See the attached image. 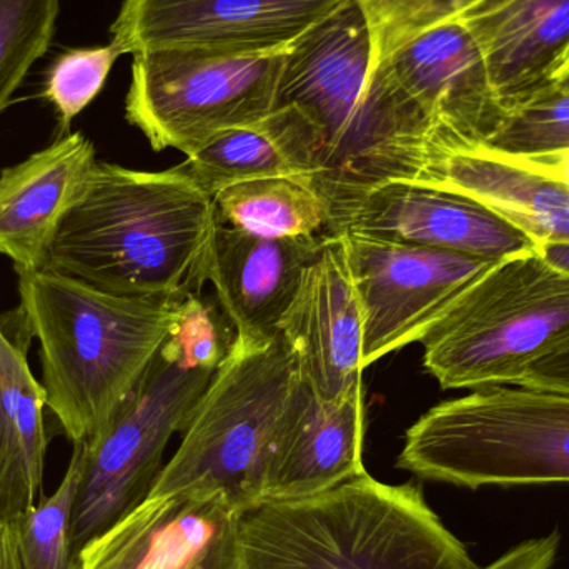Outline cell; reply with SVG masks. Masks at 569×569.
Here are the masks:
<instances>
[{
    "mask_svg": "<svg viewBox=\"0 0 569 569\" xmlns=\"http://www.w3.org/2000/svg\"><path fill=\"white\" fill-rule=\"evenodd\" d=\"M209 196L247 180L297 177L287 127L279 110L250 126L220 132L179 166Z\"/></svg>",
    "mask_w": 569,
    "mask_h": 569,
    "instance_id": "22",
    "label": "cell"
},
{
    "mask_svg": "<svg viewBox=\"0 0 569 569\" xmlns=\"http://www.w3.org/2000/svg\"><path fill=\"white\" fill-rule=\"evenodd\" d=\"M347 237L363 321L361 365L421 341L493 263L448 250Z\"/></svg>",
    "mask_w": 569,
    "mask_h": 569,
    "instance_id": "10",
    "label": "cell"
},
{
    "mask_svg": "<svg viewBox=\"0 0 569 569\" xmlns=\"http://www.w3.org/2000/svg\"><path fill=\"white\" fill-rule=\"evenodd\" d=\"M96 163L92 140L76 132L0 172V256L17 273L43 269Z\"/></svg>",
    "mask_w": 569,
    "mask_h": 569,
    "instance_id": "17",
    "label": "cell"
},
{
    "mask_svg": "<svg viewBox=\"0 0 569 569\" xmlns=\"http://www.w3.org/2000/svg\"><path fill=\"white\" fill-rule=\"evenodd\" d=\"M120 56V50L110 42L67 50L57 57L47 76L43 96L56 107L63 129H69L70 122L99 96Z\"/></svg>",
    "mask_w": 569,
    "mask_h": 569,
    "instance_id": "27",
    "label": "cell"
},
{
    "mask_svg": "<svg viewBox=\"0 0 569 569\" xmlns=\"http://www.w3.org/2000/svg\"><path fill=\"white\" fill-rule=\"evenodd\" d=\"M80 467V451L73 447L69 467L52 497L33 505L13 521L23 569H79L72 520Z\"/></svg>",
    "mask_w": 569,
    "mask_h": 569,
    "instance_id": "23",
    "label": "cell"
},
{
    "mask_svg": "<svg viewBox=\"0 0 569 569\" xmlns=\"http://www.w3.org/2000/svg\"><path fill=\"white\" fill-rule=\"evenodd\" d=\"M557 82L569 83V66L567 67V69L563 70V72L560 73V77H558Z\"/></svg>",
    "mask_w": 569,
    "mask_h": 569,
    "instance_id": "33",
    "label": "cell"
},
{
    "mask_svg": "<svg viewBox=\"0 0 569 569\" xmlns=\"http://www.w3.org/2000/svg\"><path fill=\"white\" fill-rule=\"evenodd\" d=\"M420 343L425 370L445 390L515 385L569 343V276L540 249L507 257L475 280Z\"/></svg>",
    "mask_w": 569,
    "mask_h": 569,
    "instance_id": "8",
    "label": "cell"
},
{
    "mask_svg": "<svg viewBox=\"0 0 569 569\" xmlns=\"http://www.w3.org/2000/svg\"><path fill=\"white\" fill-rule=\"evenodd\" d=\"M340 233L448 250L488 262L538 249L523 230L473 197L403 180L371 190Z\"/></svg>",
    "mask_w": 569,
    "mask_h": 569,
    "instance_id": "13",
    "label": "cell"
},
{
    "mask_svg": "<svg viewBox=\"0 0 569 569\" xmlns=\"http://www.w3.org/2000/svg\"><path fill=\"white\" fill-rule=\"evenodd\" d=\"M240 569H478L417 483L368 473L237 511Z\"/></svg>",
    "mask_w": 569,
    "mask_h": 569,
    "instance_id": "4",
    "label": "cell"
},
{
    "mask_svg": "<svg viewBox=\"0 0 569 569\" xmlns=\"http://www.w3.org/2000/svg\"><path fill=\"white\" fill-rule=\"evenodd\" d=\"M345 0H123L112 23L120 53H272L293 46Z\"/></svg>",
    "mask_w": 569,
    "mask_h": 569,
    "instance_id": "11",
    "label": "cell"
},
{
    "mask_svg": "<svg viewBox=\"0 0 569 569\" xmlns=\"http://www.w3.org/2000/svg\"><path fill=\"white\" fill-rule=\"evenodd\" d=\"M515 385L569 395V343L531 365Z\"/></svg>",
    "mask_w": 569,
    "mask_h": 569,
    "instance_id": "29",
    "label": "cell"
},
{
    "mask_svg": "<svg viewBox=\"0 0 569 569\" xmlns=\"http://www.w3.org/2000/svg\"><path fill=\"white\" fill-rule=\"evenodd\" d=\"M60 0H0V113L47 52Z\"/></svg>",
    "mask_w": 569,
    "mask_h": 569,
    "instance_id": "25",
    "label": "cell"
},
{
    "mask_svg": "<svg viewBox=\"0 0 569 569\" xmlns=\"http://www.w3.org/2000/svg\"><path fill=\"white\" fill-rule=\"evenodd\" d=\"M481 149L510 159H535L569 150V83L555 82L513 107Z\"/></svg>",
    "mask_w": 569,
    "mask_h": 569,
    "instance_id": "24",
    "label": "cell"
},
{
    "mask_svg": "<svg viewBox=\"0 0 569 569\" xmlns=\"http://www.w3.org/2000/svg\"><path fill=\"white\" fill-rule=\"evenodd\" d=\"M17 276L20 313L40 345L46 407L72 445L86 443L132 397L186 295L117 297L50 270Z\"/></svg>",
    "mask_w": 569,
    "mask_h": 569,
    "instance_id": "3",
    "label": "cell"
},
{
    "mask_svg": "<svg viewBox=\"0 0 569 569\" xmlns=\"http://www.w3.org/2000/svg\"><path fill=\"white\" fill-rule=\"evenodd\" d=\"M287 50L133 53L127 120L153 150L176 149L190 156L220 132L260 122L273 112Z\"/></svg>",
    "mask_w": 569,
    "mask_h": 569,
    "instance_id": "9",
    "label": "cell"
},
{
    "mask_svg": "<svg viewBox=\"0 0 569 569\" xmlns=\"http://www.w3.org/2000/svg\"><path fill=\"white\" fill-rule=\"evenodd\" d=\"M538 249L551 266L569 276V243H547V246H540Z\"/></svg>",
    "mask_w": 569,
    "mask_h": 569,
    "instance_id": "32",
    "label": "cell"
},
{
    "mask_svg": "<svg viewBox=\"0 0 569 569\" xmlns=\"http://www.w3.org/2000/svg\"><path fill=\"white\" fill-rule=\"evenodd\" d=\"M189 569H240L236 520L209 545Z\"/></svg>",
    "mask_w": 569,
    "mask_h": 569,
    "instance_id": "30",
    "label": "cell"
},
{
    "mask_svg": "<svg viewBox=\"0 0 569 569\" xmlns=\"http://www.w3.org/2000/svg\"><path fill=\"white\" fill-rule=\"evenodd\" d=\"M298 381L282 338L266 347H247L233 338L150 497L220 498L236 511L266 500Z\"/></svg>",
    "mask_w": 569,
    "mask_h": 569,
    "instance_id": "6",
    "label": "cell"
},
{
    "mask_svg": "<svg viewBox=\"0 0 569 569\" xmlns=\"http://www.w3.org/2000/svg\"><path fill=\"white\" fill-rule=\"evenodd\" d=\"M377 69L420 110L443 159L487 146L507 117L480 47L461 19L415 37Z\"/></svg>",
    "mask_w": 569,
    "mask_h": 569,
    "instance_id": "12",
    "label": "cell"
},
{
    "mask_svg": "<svg viewBox=\"0 0 569 569\" xmlns=\"http://www.w3.org/2000/svg\"><path fill=\"white\" fill-rule=\"evenodd\" d=\"M277 107L297 117L303 182L323 199L331 236L377 187L431 186L443 159L420 110L383 69L371 72L370 30L357 0L288 47Z\"/></svg>",
    "mask_w": 569,
    "mask_h": 569,
    "instance_id": "1",
    "label": "cell"
},
{
    "mask_svg": "<svg viewBox=\"0 0 569 569\" xmlns=\"http://www.w3.org/2000/svg\"><path fill=\"white\" fill-rule=\"evenodd\" d=\"M325 239L253 236L217 216L203 257L202 282L216 288L239 343L266 347L279 338L280 321Z\"/></svg>",
    "mask_w": 569,
    "mask_h": 569,
    "instance_id": "15",
    "label": "cell"
},
{
    "mask_svg": "<svg viewBox=\"0 0 569 569\" xmlns=\"http://www.w3.org/2000/svg\"><path fill=\"white\" fill-rule=\"evenodd\" d=\"M561 537L558 531L535 538L508 550L493 563L478 569H551L557 563Z\"/></svg>",
    "mask_w": 569,
    "mask_h": 569,
    "instance_id": "28",
    "label": "cell"
},
{
    "mask_svg": "<svg viewBox=\"0 0 569 569\" xmlns=\"http://www.w3.org/2000/svg\"><path fill=\"white\" fill-rule=\"evenodd\" d=\"M279 337L320 400H340L363 383V321L343 233L327 236L305 270Z\"/></svg>",
    "mask_w": 569,
    "mask_h": 569,
    "instance_id": "14",
    "label": "cell"
},
{
    "mask_svg": "<svg viewBox=\"0 0 569 569\" xmlns=\"http://www.w3.org/2000/svg\"><path fill=\"white\" fill-rule=\"evenodd\" d=\"M363 383L323 401L298 381L270 468L266 500L311 497L367 473Z\"/></svg>",
    "mask_w": 569,
    "mask_h": 569,
    "instance_id": "16",
    "label": "cell"
},
{
    "mask_svg": "<svg viewBox=\"0 0 569 569\" xmlns=\"http://www.w3.org/2000/svg\"><path fill=\"white\" fill-rule=\"evenodd\" d=\"M0 569H23L12 523L0 525Z\"/></svg>",
    "mask_w": 569,
    "mask_h": 569,
    "instance_id": "31",
    "label": "cell"
},
{
    "mask_svg": "<svg viewBox=\"0 0 569 569\" xmlns=\"http://www.w3.org/2000/svg\"><path fill=\"white\" fill-rule=\"evenodd\" d=\"M431 186L473 197L523 230L540 246L569 243V186L488 149L441 159Z\"/></svg>",
    "mask_w": 569,
    "mask_h": 569,
    "instance_id": "20",
    "label": "cell"
},
{
    "mask_svg": "<svg viewBox=\"0 0 569 569\" xmlns=\"http://www.w3.org/2000/svg\"><path fill=\"white\" fill-rule=\"evenodd\" d=\"M460 19L507 113L569 66V0H485Z\"/></svg>",
    "mask_w": 569,
    "mask_h": 569,
    "instance_id": "18",
    "label": "cell"
},
{
    "mask_svg": "<svg viewBox=\"0 0 569 569\" xmlns=\"http://www.w3.org/2000/svg\"><path fill=\"white\" fill-rule=\"evenodd\" d=\"M397 467L470 490L569 483V395L495 385L443 401L408 428Z\"/></svg>",
    "mask_w": 569,
    "mask_h": 569,
    "instance_id": "7",
    "label": "cell"
},
{
    "mask_svg": "<svg viewBox=\"0 0 569 569\" xmlns=\"http://www.w3.org/2000/svg\"><path fill=\"white\" fill-rule=\"evenodd\" d=\"M0 421H2V393H0Z\"/></svg>",
    "mask_w": 569,
    "mask_h": 569,
    "instance_id": "34",
    "label": "cell"
},
{
    "mask_svg": "<svg viewBox=\"0 0 569 569\" xmlns=\"http://www.w3.org/2000/svg\"><path fill=\"white\" fill-rule=\"evenodd\" d=\"M216 200L179 166L143 172L97 160L42 270L129 298L200 293Z\"/></svg>",
    "mask_w": 569,
    "mask_h": 569,
    "instance_id": "2",
    "label": "cell"
},
{
    "mask_svg": "<svg viewBox=\"0 0 569 569\" xmlns=\"http://www.w3.org/2000/svg\"><path fill=\"white\" fill-rule=\"evenodd\" d=\"M220 220L269 239L331 236L323 199L297 177L247 180L213 197Z\"/></svg>",
    "mask_w": 569,
    "mask_h": 569,
    "instance_id": "21",
    "label": "cell"
},
{
    "mask_svg": "<svg viewBox=\"0 0 569 569\" xmlns=\"http://www.w3.org/2000/svg\"><path fill=\"white\" fill-rule=\"evenodd\" d=\"M232 341L200 293L187 295L132 397L92 440L73 445L82 465L72 520L77 561L87 545L150 497L170 438L189 427Z\"/></svg>",
    "mask_w": 569,
    "mask_h": 569,
    "instance_id": "5",
    "label": "cell"
},
{
    "mask_svg": "<svg viewBox=\"0 0 569 569\" xmlns=\"http://www.w3.org/2000/svg\"><path fill=\"white\" fill-rule=\"evenodd\" d=\"M236 517L220 498L150 497L80 551L79 569H189Z\"/></svg>",
    "mask_w": 569,
    "mask_h": 569,
    "instance_id": "19",
    "label": "cell"
},
{
    "mask_svg": "<svg viewBox=\"0 0 569 569\" xmlns=\"http://www.w3.org/2000/svg\"><path fill=\"white\" fill-rule=\"evenodd\" d=\"M367 19L371 72L405 43L441 23L460 19L485 0H357Z\"/></svg>",
    "mask_w": 569,
    "mask_h": 569,
    "instance_id": "26",
    "label": "cell"
}]
</instances>
